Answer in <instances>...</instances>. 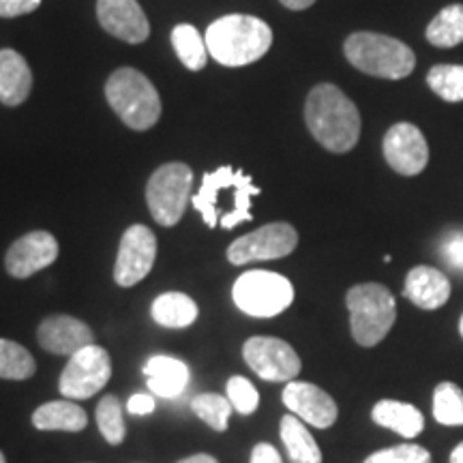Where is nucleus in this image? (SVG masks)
<instances>
[{
	"mask_svg": "<svg viewBox=\"0 0 463 463\" xmlns=\"http://www.w3.org/2000/svg\"><path fill=\"white\" fill-rule=\"evenodd\" d=\"M228 399L241 414L256 412L260 403L258 389L242 375H234V378L228 380Z\"/></svg>",
	"mask_w": 463,
	"mask_h": 463,
	"instance_id": "obj_34",
	"label": "nucleus"
},
{
	"mask_svg": "<svg viewBox=\"0 0 463 463\" xmlns=\"http://www.w3.org/2000/svg\"><path fill=\"white\" fill-rule=\"evenodd\" d=\"M382 150H384L386 164L402 176H416L430 164V146H427L425 136L412 123L392 125L386 131Z\"/></svg>",
	"mask_w": 463,
	"mask_h": 463,
	"instance_id": "obj_12",
	"label": "nucleus"
},
{
	"mask_svg": "<svg viewBox=\"0 0 463 463\" xmlns=\"http://www.w3.org/2000/svg\"><path fill=\"white\" fill-rule=\"evenodd\" d=\"M127 410H129L131 414H137V416L150 414L155 410V399H153V395H146V392H137V395H133L129 399Z\"/></svg>",
	"mask_w": 463,
	"mask_h": 463,
	"instance_id": "obj_37",
	"label": "nucleus"
},
{
	"mask_svg": "<svg viewBox=\"0 0 463 463\" xmlns=\"http://www.w3.org/2000/svg\"><path fill=\"white\" fill-rule=\"evenodd\" d=\"M403 297L419 309L436 311L450 298V281L442 270L433 266H416L405 277Z\"/></svg>",
	"mask_w": 463,
	"mask_h": 463,
	"instance_id": "obj_17",
	"label": "nucleus"
},
{
	"mask_svg": "<svg viewBox=\"0 0 463 463\" xmlns=\"http://www.w3.org/2000/svg\"><path fill=\"white\" fill-rule=\"evenodd\" d=\"M433 419L439 425H463V391L455 382H439L433 391Z\"/></svg>",
	"mask_w": 463,
	"mask_h": 463,
	"instance_id": "obj_27",
	"label": "nucleus"
},
{
	"mask_svg": "<svg viewBox=\"0 0 463 463\" xmlns=\"http://www.w3.org/2000/svg\"><path fill=\"white\" fill-rule=\"evenodd\" d=\"M103 31L127 43H142L150 34L148 17L137 0H97Z\"/></svg>",
	"mask_w": 463,
	"mask_h": 463,
	"instance_id": "obj_15",
	"label": "nucleus"
},
{
	"mask_svg": "<svg viewBox=\"0 0 463 463\" xmlns=\"http://www.w3.org/2000/svg\"><path fill=\"white\" fill-rule=\"evenodd\" d=\"M459 333H461V337H463V316H461V320H459Z\"/></svg>",
	"mask_w": 463,
	"mask_h": 463,
	"instance_id": "obj_42",
	"label": "nucleus"
},
{
	"mask_svg": "<svg viewBox=\"0 0 463 463\" xmlns=\"http://www.w3.org/2000/svg\"><path fill=\"white\" fill-rule=\"evenodd\" d=\"M33 90V71L15 50H0V103L20 106Z\"/></svg>",
	"mask_w": 463,
	"mask_h": 463,
	"instance_id": "obj_18",
	"label": "nucleus"
},
{
	"mask_svg": "<svg viewBox=\"0 0 463 463\" xmlns=\"http://www.w3.org/2000/svg\"><path fill=\"white\" fill-rule=\"evenodd\" d=\"M109 108L133 131H146L161 118V99L153 82L142 71L123 67L106 82Z\"/></svg>",
	"mask_w": 463,
	"mask_h": 463,
	"instance_id": "obj_3",
	"label": "nucleus"
},
{
	"mask_svg": "<svg viewBox=\"0 0 463 463\" xmlns=\"http://www.w3.org/2000/svg\"><path fill=\"white\" fill-rule=\"evenodd\" d=\"M0 463H7V459H5L3 453H0Z\"/></svg>",
	"mask_w": 463,
	"mask_h": 463,
	"instance_id": "obj_43",
	"label": "nucleus"
},
{
	"mask_svg": "<svg viewBox=\"0 0 463 463\" xmlns=\"http://www.w3.org/2000/svg\"><path fill=\"white\" fill-rule=\"evenodd\" d=\"M241 170H234V167L223 165L219 170L206 174L202 178V187L198 194L191 198V204H194L195 211L200 213L202 219L208 228H217V198H219V191L222 189H232L239 181Z\"/></svg>",
	"mask_w": 463,
	"mask_h": 463,
	"instance_id": "obj_21",
	"label": "nucleus"
},
{
	"mask_svg": "<svg viewBox=\"0 0 463 463\" xmlns=\"http://www.w3.org/2000/svg\"><path fill=\"white\" fill-rule=\"evenodd\" d=\"M34 369H37V364L24 345L9 339H0V378L28 380L33 378Z\"/></svg>",
	"mask_w": 463,
	"mask_h": 463,
	"instance_id": "obj_28",
	"label": "nucleus"
},
{
	"mask_svg": "<svg viewBox=\"0 0 463 463\" xmlns=\"http://www.w3.org/2000/svg\"><path fill=\"white\" fill-rule=\"evenodd\" d=\"M33 425L39 431H82L89 425V416L71 402H48L33 412Z\"/></svg>",
	"mask_w": 463,
	"mask_h": 463,
	"instance_id": "obj_22",
	"label": "nucleus"
},
{
	"mask_svg": "<svg viewBox=\"0 0 463 463\" xmlns=\"http://www.w3.org/2000/svg\"><path fill=\"white\" fill-rule=\"evenodd\" d=\"M283 403L294 416L317 430H328L339 414L335 399L309 382H288L283 389Z\"/></svg>",
	"mask_w": 463,
	"mask_h": 463,
	"instance_id": "obj_14",
	"label": "nucleus"
},
{
	"mask_svg": "<svg viewBox=\"0 0 463 463\" xmlns=\"http://www.w3.org/2000/svg\"><path fill=\"white\" fill-rule=\"evenodd\" d=\"M157 258V239L146 225H131L120 239L118 258L114 266V279L120 288L140 283L153 270Z\"/></svg>",
	"mask_w": 463,
	"mask_h": 463,
	"instance_id": "obj_11",
	"label": "nucleus"
},
{
	"mask_svg": "<svg viewBox=\"0 0 463 463\" xmlns=\"http://www.w3.org/2000/svg\"><path fill=\"white\" fill-rule=\"evenodd\" d=\"M373 422H378L384 430H392L405 439L420 436L425 430V419L422 412L412 403L395 402V399H382L372 410Z\"/></svg>",
	"mask_w": 463,
	"mask_h": 463,
	"instance_id": "obj_19",
	"label": "nucleus"
},
{
	"mask_svg": "<svg viewBox=\"0 0 463 463\" xmlns=\"http://www.w3.org/2000/svg\"><path fill=\"white\" fill-rule=\"evenodd\" d=\"M191 408L198 414V419L206 422L211 430L225 431L228 430V420L232 414V402L223 395H215V392H206V395H198L191 402Z\"/></svg>",
	"mask_w": 463,
	"mask_h": 463,
	"instance_id": "obj_31",
	"label": "nucleus"
},
{
	"mask_svg": "<svg viewBox=\"0 0 463 463\" xmlns=\"http://www.w3.org/2000/svg\"><path fill=\"white\" fill-rule=\"evenodd\" d=\"M97 425L103 433V438L109 444H120L127 436L123 410H120V402L114 395H106L97 405Z\"/></svg>",
	"mask_w": 463,
	"mask_h": 463,
	"instance_id": "obj_32",
	"label": "nucleus"
},
{
	"mask_svg": "<svg viewBox=\"0 0 463 463\" xmlns=\"http://www.w3.org/2000/svg\"><path fill=\"white\" fill-rule=\"evenodd\" d=\"M232 297L241 311L253 317H273L286 311L294 300V288L286 277L270 270L242 273L232 288Z\"/></svg>",
	"mask_w": 463,
	"mask_h": 463,
	"instance_id": "obj_6",
	"label": "nucleus"
},
{
	"mask_svg": "<svg viewBox=\"0 0 463 463\" xmlns=\"http://www.w3.org/2000/svg\"><path fill=\"white\" fill-rule=\"evenodd\" d=\"M112 378V361L99 345H86L84 350L69 356L67 367L62 369L58 389L69 399H90L97 395Z\"/></svg>",
	"mask_w": 463,
	"mask_h": 463,
	"instance_id": "obj_8",
	"label": "nucleus"
},
{
	"mask_svg": "<svg viewBox=\"0 0 463 463\" xmlns=\"http://www.w3.org/2000/svg\"><path fill=\"white\" fill-rule=\"evenodd\" d=\"M279 3L283 5V7H288L292 11H303V9H309L316 0H279Z\"/></svg>",
	"mask_w": 463,
	"mask_h": 463,
	"instance_id": "obj_39",
	"label": "nucleus"
},
{
	"mask_svg": "<svg viewBox=\"0 0 463 463\" xmlns=\"http://www.w3.org/2000/svg\"><path fill=\"white\" fill-rule=\"evenodd\" d=\"M39 345L58 356H73L75 352L92 345V331L89 324L71 316H50L39 324Z\"/></svg>",
	"mask_w": 463,
	"mask_h": 463,
	"instance_id": "obj_16",
	"label": "nucleus"
},
{
	"mask_svg": "<svg viewBox=\"0 0 463 463\" xmlns=\"http://www.w3.org/2000/svg\"><path fill=\"white\" fill-rule=\"evenodd\" d=\"M281 439L292 463H322V450L298 416H283Z\"/></svg>",
	"mask_w": 463,
	"mask_h": 463,
	"instance_id": "obj_23",
	"label": "nucleus"
},
{
	"mask_svg": "<svg viewBox=\"0 0 463 463\" xmlns=\"http://www.w3.org/2000/svg\"><path fill=\"white\" fill-rule=\"evenodd\" d=\"M298 245V232L289 223L277 222L258 228L251 234L241 236L228 247V260L234 266L264 260L286 258Z\"/></svg>",
	"mask_w": 463,
	"mask_h": 463,
	"instance_id": "obj_9",
	"label": "nucleus"
},
{
	"mask_svg": "<svg viewBox=\"0 0 463 463\" xmlns=\"http://www.w3.org/2000/svg\"><path fill=\"white\" fill-rule=\"evenodd\" d=\"M242 356L253 373L266 382H292L300 373V358L288 341L251 337L242 345Z\"/></svg>",
	"mask_w": 463,
	"mask_h": 463,
	"instance_id": "obj_10",
	"label": "nucleus"
},
{
	"mask_svg": "<svg viewBox=\"0 0 463 463\" xmlns=\"http://www.w3.org/2000/svg\"><path fill=\"white\" fill-rule=\"evenodd\" d=\"M56 258L58 241L50 232L37 230L28 232L9 247L7 256H5V266H7V273L15 279H28V277L54 264Z\"/></svg>",
	"mask_w": 463,
	"mask_h": 463,
	"instance_id": "obj_13",
	"label": "nucleus"
},
{
	"mask_svg": "<svg viewBox=\"0 0 463 463\" xmlns=\"http://www.w3.org/2000/svg\"><path fill=\"white\" fill-rule=\"evenodd\" d=\"M234 208H232L230 213H225L222 217V225L223 230H232L236 228V225L245 223V222H251L253 219V213H251V198H256L260 195V189L253 184L251 176H247V174L241 172L239 181H236L234 187Z\"/></svg>",
	"mask_w": 463,
	"mask_h": 463,
	"instance_id": "obj_30",
	"label": "nucleus"
},
{
	"mask_svg": "<svg viewBox=\"0 0 463 463\" xmlns=\"http://www.w3.org/2000/svg\"><path fill=\"white\" fill-rule=\"evenodd\" d=\"M148 378V389L155 395L172 399L187 389L189 369L187 364L172 356H153L144 364Z\"/></svg>",
	"mask_w": 463,
	"mask_h": 463,
	"instance_id": "obj_20",
	"label": "nucleus"
},
{
	"mask_svg": "<svg viewBox=\"0 0 463 463\" xmlns=\"http://www.w3.org/2000/svg\"><path fill=\"white\" fill-rule=\"evenodd\" d=\"M251 463H283L279 450L275 447H270V444H258L256 449H253L251 453Z\"/></svg>",
	"mask_w": 463,
	"mask_h": 463,
	"instance_id": "obj_38",
	"label": "nucleus"
},
{
	"mask_svg": "<svg viewBox=\"0 0 463 463\" xmlns=\"http://www.w3.org/2000/svg\"><path fill=\"white\" fill-rule=\"evenodd\" d=\"M305 123L311 136L331 153L344 155L361 137V114L354 101L335 84H317L305 103Z\"/></svg>",
	"mask_w": 463,
	"mask_h": 463,
	"instance_id": "obj_1",
	"label": "nucleus"
},
{
	"mask_svg": "<svg viewBox=\"0 0 463 463\" xmlns=\"http://www.w3.org/2000/svg\"><path fill=\"white\" fill-rule=\"evenodd\" d=\"M206 48L219 65L245 67L262 58L273 45V31L256 15H223L206 31Z\"/></svg>",
	"mask_w": 463,
	"mask_h": 463,
	"instance_id": "obj_2",
	"label": "nucleus"
},
{
	"mask_svg": "<svg viewBox=\"0 0 463 463\" xmlns=\"http://www.w3.org/2000/svg\"><path fill=\"white\" fill-rule=\"evenodd\" d=\"M172 45L176 56L181 58V62L191 71H202L206 67L208 48L206 42L200 37V33L195 31L191 24H178L172 31Z\"/></svg>",
	"mask_w": 463,
	"mask_h": 463,
	"instance_id": "obj_26",
	"label": "nucleus"
},
{
	"mask_svg": "<svg viewBox=\"0 0 463 463\" xmlns=\"http://www.w3.org/2000/svg\"><path fill=\"white\" fill-rule=\"evenodd\" d=\"M345 58L358 71L384 80L408 78L416 67L414 52L395 37L380 33H354L344 43Z\"/></svg>",
	"mask_w": 463,
	"mask_h": 463,
	"instance_id": "obj_4",
	"label": "nucleus"
},
{
	"mask_svg": "<svg viewBox=\"0 0 463 463\" xmlns=\"http://www.w3.org/2000/svg\"><path fill=\"white\" fill-rule=\"evenodd\" d=\"M191 187H194V172L189 165L172 161L155 170L146 184V202L155 222L165 228L181 222Z\"/></svg>",
	"mask_w": 463,
	"mask_h": 463,
	"instance_id": "obj_7",
	"label": "nucleus"
},
{
	"mask_svg": "<svg viewBox=\"0 0 463 463\" xmlns=\"http://www.w3.org/2000/svg\"><path fill=\"white\" fill-rule=\"evenodd\" d=\"M178 463H219V461L213 455L200 453V455H191V457H187V459H183V461H178Z\"/></svg>",
	"mask_w": 463,
	"mask_h": 463,
	"instance_id": "obj_40",
	"label": "nucleus"
},
{
	"mask_svg": "<svg viewBox=\"0 0 463 463\" xmlns=\"http://www.w3.org/2000/svg\"><path fill=\"white\" fill-rule=\"evenodd\" d=\"M449 461L450 463H463V442L457 444V447L453 449V453H450Z\"/></svg>",
	"mask_w": 463,
	"mask_h": 463,
	"instance_id": "obj_41",
	"label": "nucleus"
},
{
	"mask_svg": "<svg viewBox=\"0 0 463 463\" xmlns=\"http://www.w3.org/2000/svg\"><path fill=\"white\" fill-rule=\"evenodd\" d=\"M350 331L358 345L373 347L391 333L397 320V303L382 283H358L345 297Z\"/></svg>",
	"mask_w": 463,
	"mask_h": 463,
	"instance_id": "obj_5",
	"label": "nucleus"
},
{
	"mask_svg": "<svg viewBox=\"0 0 463 463\" xmlns=\"http://www.w3.org/2000/svg\"><path fill=\"white\" fill-rule=\"evenodd\" d=\"M427 84L439 99L463 101V65H436L427 73Z\"/></svg>",
	"mask_w": 463,
	"mask_h": 463,
	"instance_id": "obj_29",
	"label": "nucleus"
},
{
	"mask_svg": "<svg viewBox=\"0 0 463 463\" xmlns=\"http://www.w3.org/2000/svg\"><path fill=\"white\" fill-rule=\"evenodd\" d=\"M364 463H431V455L427 449L410 442L378 450V453L369 455Z\"/></svg>",
	"mask_w": 463,
	"mask_h": 463,
	"instance_id": "obj_33",
	"label": "nucleus"
},
{
	"mask_svg": "<svg viewBox=\"0 0 463 463\" xmlns=\"http://www.w3.org/2000/svg\"><path fill=\"white\" fill-rule=\"evenodd\" d=\"M439 260L455 270L457 275H463V230H450L442 236L438 247Z\"/></svg>",
	"mask_w": 463,
	"mask_h": 463,
	"instance_id": "obj_35",
	"label": "nucleus"
},
{
	"mask_svg": "<svg viewBox=\"0 0 463 463\" xmlns=\"http://www.w3.org/2000/svg\"><path fill=\"white\" fill-rule=\"evenodd\" d=\"M42 0H0V17H20L39 9Z\"/></svg>",
	"mask_w": 463,
	"mask_h": 463,
	"instance_id": "obj_36",
	"label": "nucleus"
},
{
	"mask_svg": "<svg viewBox=\"0 0 463 463\" xmlns=\"http://www.w3.org/2000/svg\"><path fill=\"white\" fill-rule=\"evenodd\" d=\"M427 42L436 48H455L463 43V5H449L427 26Z\"/></svg>",
	"mask_w": 463,
	"mask_h": 463,
	"instance_id": "obj_25",
	"label": "nucleus"
},
{
	"mask_svg": "<svg viewBox=\"0 0 463 463\" xmlns=\"http://www.w3.org/2000/svg\"><path fill=\"white\" fill-rule=\"evenodd\" d=\"M153 320L165 328H187L198 317V305L195 300L183 292H165L155 298Z\"/></svg>",
	"mask_w": 463,
	"mask_h": 463,
	"instance_id": "obj_24",
	"label": "nucleus"
}]
</instances>
